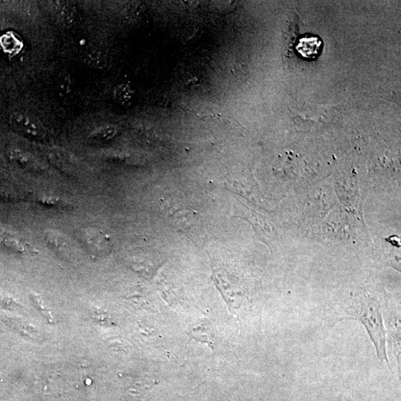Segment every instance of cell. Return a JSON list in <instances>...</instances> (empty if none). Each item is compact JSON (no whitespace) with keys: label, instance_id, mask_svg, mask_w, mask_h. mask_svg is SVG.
<instances>
[{"label":"cell","instance_id":"cell-1","mask_svg":"<svg viewBox=\"0 0 401 401\" xmlns=\"http://www.w3.org/2000/svg\"><path fill=\"white\" fill-rule=\"evenodd\" d=\"M343 319L358 320L363 325L376 349L378 358L391 369L386 352V329L380 304L366 292L355 296L345 310Z\"/></svg>","mask_w":401,"mask_h":401},{"label":"cell","instance_id":"cell-2","mask_svg":"<svg viewBox=\"0 0 401 401\" xmlns=\"http://www.w3.org/2000/svg\"><path fill=\"white\" fill-rule=\"evenodd\" d=\"M213 280L231 311L241 307L244 294L238 284L230 278L225 271L220 269L214 271Z\"/></svg>","mask_w":401,"mask_h":401},{"label":"cell","instance_id":"cell-3","mask_svg":"<svg viewBox=\"0 0 401 401\" xmlns=\"http://www.w3.org/2000/svg\"><path fill=\"white\" fill-rule=\"evenodd\" d=\"M10 121L17 131L28 137L43 139L47 136V131L41 122L33 116L15 113L11 116Z\"/></svg>","mask_w":401,"mask_h":401},{"label":"cell","instance_id":"cell-4","mask_svg":"<svg viewBox=\"0 0 401 401\" xmlns=\"http://www.w3.org/2000/svg\"><path fill=\"white\" fill-rule=\"evenodd\" d=\"M80 238L94 254H103L109 249L110 238L98 228H88L83 230L80 232Z\"/></svg>","mask_w":401,"mask_h":401},{"label":"cell","instance_id":"cell-5","mask_svg":"<svg viewBox=\"0 0 401 401\" xmlns=\"http://www.w3.org/2000/svg\"><path fill=\"white\" fill-rule=\"evenodd\" d=\"M323 41L318 36L306 34L299 39L296 45V51L306 60H314L322 51Z\"/></svg>","mask_w":401,"mask_h":401},{"label":"cell","instance_id":"cell-6","mask_svg":"<svg viewBox=\"0 0 401 401\" xmlns=\"http://www.w3.org/2000/svg\"><path fill=\"white\" fill-rule=\"evenodd\" d=\"M189 336L198 341L207 343L213 349L214 333L211 326L207 324L194 326L189 330Z\"/></svg>","mask_w":401,"mask_h":401},{"label":"cell","instance_id":"cell-7","mask_svg":"<svg viewBox=\"0 0 401 401\" xmlns=\"http://www.w3.org/2000/svg\"><path fill=\"white\" fill-rule=\"evenodd\" d=\"M115 100L123 106H129L133 101L135 91L128 84H120L116 86L114 90Z\"/></svg>","mask_w":401,"mask_h":401},{"label":"cell","instance_id":"cell-8","mask_svg":"<svg viewBox=\"0 0 401 401\" xmlns=\"http://www.w3.org/2000/svg\"><path fill=\"white\" fill-rule=\"evenodd\" d=\"M0 243L14 251L18 252L25 251V246L21 239L5 230H0Z\"/></svg>","mask_w":401,"mask_h":401},{"label":"cell","instance_id":"cell-9","mask_svg":"<svg viewBox=\"0 0 401 401\" xmlns=\"http://www.w3.org/2000/svg\"><path fill=\"white\" fill-rule=\"evenodd\" d=\"M56 91L60 97H64L71 91V78L70 73L61 71L55 80Z\"/></svg>","mask_w":401,"mask_h":401},{"label":"cell","instance_id":"cell-10","mask_svg":"<svg viewBox=\"0 0 401 401\" xmlns=\"http://www.w3.org/2000/svg\"><path fill=\"white\" fill-rule=\"evenodd\" d=\"M37 201L40 204L45 206L52 207V208H65L68 205L67 202L60 198L57 195H49V194H40L37 196Z\"/></svg>","mask_w":401,"mask_h":401},{"label":"cell","instance_id":"cell-11","mask_svg":"<svg viewBox=\"0 0 401 401\" xmlns=\"http://www.w3.org/2000/svg\"><path fill=\"white\" fill-rule=\"evenodd\" d=\"M118 129L114 126H104L97 128L91 133V136L102 140H110L117 135Z\"/></svg>","mask_w":401,"mask_h":401},{"label":"cell","instance_id":"cell-12","mask_svg":"<svg viewBox=\"0 0 401 401\" xmlns=\"http://www.w3.org/2000/svg\"><path fill=\"white\" fill-rule=\"evenodd\" d=\"M86 62L89 66L100 68L105 66L106 60L103 53L97 50H89L86 56Z\"/></svg>","mask_w":401,"mask_h":401},{"label":"cell","instance_id":"cell-13","mask_svg":"<svg viewBox=\"0 0 401 401\" xmlns=\"http://www.w3.org/2000/svg\"><path fill=\"white\" fill-rule=\"evenodd\" d=\"M17 159L23 165H25L28 167L32 168L33 169H40L43 168L40 162L33 155L28 153H24V152H17Z\"/></svg>","mask_w":401,"mask_h":401},{"label":"cell","instance_id":"cell-14","mask_svg":"<svg viewBox=\"0 0 401 401\" xmlns=\"http://www.w3.org/2000/svg\"><path fill=\"white\" fill-rule=\"evenodd\" d=\"M31 297L32 299V301L35 304L36 307L40 310V313L46 317L47 320H48V321H52L53 319L52 317H51V314L50 313V310L44 306V303H43L42 299L39 296L36 295V294H32Z\"/></svg>","mask_w":401,"mask_h":401},{"label":"cell","instance_id":"cell-15","mask_svg":"<svg viewBox=\"0 0 401 401\" xmlns=\"http://www.w3.org/2000/svg\"><path fill=\"white\" fill-rule=\"evenodd\" d=\"M16 328L17 330L24 333L27 337H31L32 339H37L39 337L38 332L34 329V327H31V326H28L27 323H15Z\"/></svg>","mask_w":401,"mask_h":401},{"label":"cell","instance_id":"cell-16","mask_svg":"<svg viewBox=\"0 0 401 401\" xmlns=\"http://www.w3.org/2000/svg\"><path fill=\"white\" fill-rule=\"evenodd\" d=\"M60 11V18L66 24H69L74 20V10L70 8V5H66Z\"/></svg>","mask_w":401,"mask_h":401},{"label":"cell","instance_id":"cell-17","mask_svg":"<svg viewBox=\"0 0 401 401\" xmlns=\"http://www.w3.org/2000/svg\"><path fill=\"white\" fill-rule=\"evenodd\" d=\"M94 315H95L94 318L101 324L105 325V326H114L115 325L112 318L103 312V313H100V311L96 312Z\"/></svg>","mask_w":401,"mask_h":401}]
</instances>
